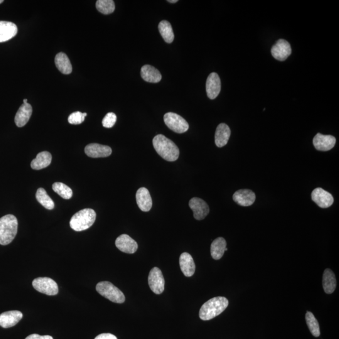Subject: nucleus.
Segmentation results:
<instances>
[{
    "label": "nucleus",
    "instance_id": "obj_1",
    "mask_svg": "<svg viewBox=\"0 0 339 339\" xmlns=\"http://www.w3.org/2000/svg\"><path fill=\"white\" fill-rule=\"evenodd\" d=\"M153 144L157 154L168 162H176L180 156V150L172 140L164 135L158 134L154 138Z\"/></svg>",
    "mask_w": 339,
    "mask_h": 339
},
{
    "label": "nucleus",
    "instance_id": "obj_2",
    "mask_svg": "<svg viewBox=\"0 0 339 339\" xmlns=\"http://www.w3.org/2000/svg\"><path fill=\"white\" fill-rule=\"evenodd\" d=\"M229 301L225 297H216L204 304L200 313V319L204 321L212 320L220 315L228 308Z\"/></svg>",
    "mask_w": 339,
    "mask_h": 339
},
{
    "label": "nucleus",
    "instance_id": "obj_3",
    "mask_svg": "<svg viewBox=\"0 0 339 339\" xmlns=\"http://www.w3.org/2000/svg\"><path fill=\"white\" fill-rule=\"evenodd\" d=\"M18 222L16 216L7 215L0 218V244H10L18 232Z\"/></svg>",
    "mask_w": 339,
    "mask_h": 339
},
{
    "label": "nucleus",
    "instance_id": "obj_4",
    "mask_svg": "<svg viewBox=\"0 0 339 339\" xmlns=\"http://www.w3.org/2000/svg\"><path fill=\"white\" fill-rule=\"evenodd\" d=\"M96 220V213L92 208H86L76 213L71 218L70 228L77 232L90 229Z\"/></svg>",
    "mask_w": 339,
    "mask_h": 339
},
{
    "label": "nucleus",
    "instance_id": "obj_5",
    "mask_svg": "<svg viewBox=\"0 0 339 339\" xmlns=\"http://www.w3.org/2000/svg\"><path fill=\"white\" fill-rule=\"evenodd\" d=\"M96 290L100 296L116 304H124L126 298L124 293L108 282H100L97 284Z\"/></svg>",
    "mask_w": 339,
    "mask_h": 339
},
{
    "label": "nucleus",
    "instance_id": "obj_6",
    "mask_svg": "<svg viewBox=\"0 0 339 339\" xmlns=\"http://www.w3.org/2000/svg\"><path fill=\"white\" fill-rule=\"evenodd\" d=\"M164 122L170 130L176 134H184L189 129V125L186 120L176 113H166L164 116Z\"/></svg>",
    "mask_w": 339,
    "mask_h": 339
},
{
    "label": "nucleus",
    "instance_id": "obj_7",
    "mask_svg": "<svg viewBox=\"0 0 339 339\" xmlns=\"http://www.w3.org/2000/svg\"><path fill=\"white\" fill-rule=\"evenodd\" d=\"M34 288L40 293L48 296H55L58 294V284L50 278H38L34 280Z\"/></svg>",
    "mask_w": 339,
    "mask_h": 339
},
{
    "label": "nucleus",
    "instance_id": "obj_8",
    "mask_svg": "<svg viewBox=\"0 0 339 339\" xmlns=\"http://www.w3.org/2000/svg\"><path fill=\"white\" fill-rule=\"evenodd\" d=\"M148 284L154 294H161L164 292L166 282L163 274L158 268H154L150 272Z\"/></svg>",
    "mask_w": 339,
    "mask_h": 339
},
{
    "label": "nucleus",
    "instance_id": "obj_9",
    "mask_svg": "<svg viewBox=\"0 0 339 339\" xmlns=\"http://www.w3.org/2000/svg\"><path fill=\"white\" fill-rule=\"evenodd\" d=\"M292 49L290 44L286 40L280 39L272 49V54L275 60L286 61L291 56Z\"/></svg>",
    "mask_w": 339,
    "mask_h": 339
},
{
    "label": "nucleus",
    "instance_id": "obj_10",
    "mask_svg": "<svg viewBox=\"0 0 339 339\" xmlns=\"http://www.w3.org/2000/svg\"><path fill=\"white\" fill-rule=\"evenodd\" d=\"M189 206L194 212V218L198 220H202L207 217L210 212V208L204 200L200 198H193L189 202Z\"/></svg>",
    "mask_w": 339,
    "mask_h": 339
},
{
    "label": "nucleus",
    "instance_id": "obj_11",
    "mask_svg": "<svg viewBox=\"0 0 339 339\" xmlns=\"http://www.w3.org/2000/svg\"><path fill=\"white\" fill-rule=\"evenodd\" d=\"M312 198L319 207L328 208L331 207L334 202L333 196L322 188L315 189L312 194Z\"/></svg>",
    "mask_w": 339,
    "mask_h": 339
},
{
    "label": "nucleus",
    "instance_id": "obj_12",
    "mask_svg": "<svg viewBox=\"0 0 339 339\" xmlns=\"http://www.w3.org/2000/svg\"><path fill=\"white\" fill-rule=\"evenodd\" d=\"M336 144V138L331 135L318 134L314 139V144L318 151L328 152L334 148Z\"/></svg>",
    "mask_w": 339,
    "mask_h": 339
},
{
    "label": "nucleus",
    "instance_id": "obj_13",
    "mask_svg": "<svg viewBox=\"0 0 339 339\" xmlns=\"http://www.w3.org/2000/svg\"><path fill=\"white\" fill-rule=\"evenodd\" d=\"M206 90L210 100H215L221 92V81L217 73L210 74L206 83Z\"/></svg>",
    "mask_w": 339,
    "mask_h": 339
},
{
    "label": "nucleus",
    "instance_id": "obj_14",
    "mask_svg": "<svg viewBox=\"0 0 339 339\" xmlns=\"http://www.w3.org/2000/svg\"><path fill=\"white\" fill-rule=\"evenodd\" d=\"M85 153L90 158H106L112 154V149L110 146L92 144L86 147Z\"/></svg>",
    "mask_w": 339,
    "mask_h": 339
},
{
    "label": "nucleus",
    "instance_id": "obj_15",
    "mask_svg": "<svg viewBox=\"0 0 339 339\" xmlns=\"http://www.w3.org/2000/svg\"><path fill=\"white\" fill-rule=\"evenodd\" d=\"M118 249L127 254H134L138 249V245L128 235L122 234L116 240Z\"/></svg>",
    "mask_w": 339,
    "mask_h": 339
},
{
    "label": "nucleus",
    "instance_id": "obj_16",
    "mask_svg": "<svg viewBox=\"0 0 339 339\" xmlns=\"http://www.w3.org/2000/svg\"><path fill=\"white\" fill-rule=\"evenodd\" d=\"M23 314L20 311H10L0 315V326L4 328H13L23 318Z\"/></svg>",
    "mask_w": 339,
    "mask_h": 339
},
{
    "label": "nucleus",
    "instance_id": "obj_17",
    "mask_svg": "<svg viewBox=\"0 0 339 339\" xmlns=\"http://www.w3.org/2000/svg\"><path fill=\"white\" fill-rule=\"evenodd\" d=\"M18 27L9 22L0 21V43L6 42L18 34Z\"/></svg>",
    "mask_w": 339,
    "mask_h": 339
},
{
    "label": "nucleus",
    "instance_id": "obj_18",
    "mask_svg": "<svg viewBox=\"0 0 339 339\" xmlns=\"http://www.w3.org/2000/svg\"><path fill=\"white\" fill-rule=\"evenodd\" d=\"M136 202L139 208L143 212H149L153 206L150 194L148 189L141 188L138 190L136 193Z\"/></svg>",
    "mask_w": 339,
    "mask_h": 339
},
{
    "label": "nucleus",
    "instance_id": "obj_19",
    "mask_svg": "<svg viewBox=\"0 0 339 339\" xmlns=\"http://www.w3.org/2000/svg\"><path fill=\"white\" fill-rule=\"evenodd\" d=\"M233 200L238 205L242 207H249L255 202L256 195L252 191L248 189L240 190L234 194Z\"/></svg>",
    "mask_w": 339,
    "mask_h": 339
},
{
    "label": "nucleus",
    "instance_id": "obj_20",
    "mask_svg": "<svg viewBox=\"0 0 339 339\" xmlns=\"http://www.w3.org/2000/svg\"><path fill=\"white\" fill-rule=\"evenodd\" d=\"M33 109L32 107L28 103H24L20 108L18 112H17L16 119V124L17 126L22 128L28 124L29 120H30L32 115Z\"/></svg>",
    "mask_w": 339,
    "mask_h": 339
},
{
    "label": "nucleus",
    "instance_id": "obj_21",
    "mask_svg": "<svg viewBox=\"0 0 339 339\" xmlns=\"http://www.w3.org/2000/svg\"><path fill=\"white\" fill-rule=\"evenodd\" d=\"M232 131L230 128L224 124L218 125L216 132L215 142L216 146L218 148L227 146L230 139Z\"/></svg>",
    "mask_w": 339,
    "mask_h": 339
},
{
    "label": "nucleus",
    "instance_id": "obj_22",
    "mask_svg": "<svg viewBox=\"0 0 339 339\" xmlns=\"http://www.w3.org/2000/svg\"><path fill=\"white\" fill-rule=\"evenodd\" d=\"M180 266L186 277H192L196 272V264L193 258L188 253L184 252L180 258Z\"/></svg>",
    "mask_w": 339,
    "mask_h": 339
},
{
    "label": "nucleus",
    "instance_id": "obj_23",
    "mask_svg": "<svg viewBox=\"0 0 339 339\" xmlns=\"http://www.w3.org/2000/svg\"><path fill=\"white\" fill-rule=\"evenodd\" d=\"M141 76L144 80L150 83H158L160 82L162 78L160 71L153 66L150 65L144 66L142 68Z\"/></svg>",
    "mask_w": 339,
    "mask_h": 339
},
{
    "label": "nucleus",
    "instance_id": "obj_24",
    "mask_svg": "<svg viewBox=\"0 0 339 339\" xmlns=\"http://www.w3.org/2000/svg\"><path fill=\"white\" fill-rule=\"evenodd\" d=\"M52 160V156L49 152H41L38 154L36 158L32 162L31 166L36 170H40L46 168L50 166Z\"/></svg>",
    "mask_w": 339,
    "mask_h": 339
},
{
    "label": "nucleus",
    "instance_id": "obj_25",
    "mask_svg": "<svg viewBox=\"0 0 339 339\" xmlns=\"http://www.w3.org/2000/svg\"><path fill=\"white\" fill-rule=\"evenodd\" d=\"M56 65L58 70L63 74H70L72 72V66L70 58L64 53H60L56 55L55 60Z\"/></svg>",
    "mask_w": 339,
    "mask_h": 339
},
{
    "label": "nucleus",
    "instance_id": "obj_26",
    "mask_svg": "<svg viewBox=\"0 0 339 339\" xmlns=\"http://www.w3.org/2000/svg\"><path fill=\"white\" fill-rule=\"evenodd\" d=\"M227 247V242L222 238H218L212 242L211 245V255L214 260H220L224 254L226 248Z\"/></svg>",
    "mask_w": 339,
    "mask_h": 339
},
{
    "label": "nucleus",
    "instance_id": "obj_27",
    "mask_svg": "<svg viewBox=\"0 0 339 339\" xmlns=\"http://www.w3.org/2000/svg\"><path fill=\"white\" fill-rule=\"evenodd\" d=\"M323 286L326 294H332L335 292L336 287V280L335 274L330 269L326 270L323 277Z\"/></svg>",
    "mask_w": 339,
    "mask_h": 339
},
{
    "label": "nucleus",
    "instance_id": "obj_28",
    "mask_svg": "<svg viewBox=\"0 0 339 339\" xmlns=\"http://www.w3.org/2000/svg\"><path fill=\"white\" fill-rule=\"evenodd\" d=\"M158 29L162 38L167 44L173 42L175 39V36H174L172 26L166 20L161 22L159 24Z\"/></svg>",
    "mask_w": 339,
    "mask_h": 339
},
{
    "label": "nucleus",
    "instance_id": "obj_29",
    "mask_svg": "<svg viewBox=\"0 0 339 339\" xmlns=\"http://www.w3.org/2000/svg\"><path fill=\"white\" fill-rule=\"evenodd\" d=\"M36 198L38 202L46 210H53L55 208L54 201L46 193L45 189L42 188L38 189V192H36Z\"/></svg>",
    "mask_w": 339,
    "mask_h": 339
},
{
    "label": "nucleus",
    "instance_id": "obj_30",
    "mask_svg": "<svg viewBox=\"0 0 339 339\" xmlns=\"http://www.w3.org/2000/svg\"><path fill=\"white\" fill-rule=\"evenodd\" d=\"M52 188L56 193L60 195L64 200H70L73 196V192L70 186L62 183L56 182L54 184Z\"/></svg>",
    "mask_w": 339,
    "mask_h": 339
},
{
    "label": "nucleus",
    "instance_id": "obj_31",
    "mask_svg": "<svg viewBox=\"0 0 339 339\" xmlns=\"http://www.w3.org/2000/svg\"><path fill=\"white\" fill-rule=\"evenodd\" d=\"M306 320L310 332L316 338H318L320 336V326L318 320L312 312H307L306 314Z\"/></svg>",
    "mask_w": 339,
    "mask_h": 339
},
{
    "label": "nucleus",
    "instance_id": "obj_32",
    "mask_svg": "<svg viewBox=\"0 0 339 339\" xmlns=\"http://www.w3.org/2000/svg\"><path fill=\"white\" fill-rule=\"evenodd\" d=\"M98 11L104 14H112L115 11V4L112 0H99L96 3Z\"/></svg>",
    "mask_w": 339,
    "mask_h": 339
},
{
    "label": "nucleus",
    "instance_id": "obj_33",
    "mask_svg": "<svg viewBox=\"0 0 339 339\" xmlns=\"http://www.w3.org/2000/svg\"><path fill=\"white\" fill-rule=\"evenodd\" d=\"M87 116V113H82L80 112H74L68 117V121L71 124H80L85 121L86 117Z\"/></svg>",
    "mask_w": 339,
    "mask_h": 339
},
{
    "label": "nucleus",
    "instance_id": "obj_34",
    "mask_svg": "<svg viewBox=\"0 0 339 339\" xmlns=\"http://www.w3.org/2000/svg\"><path fill=\"white\" fill-rule=\"evenodd\" d=\"M116 115L113 112H110L103 119L102 125L106 128H112L116 124Z\"/></svg>",
    "mask_w": 339,
    "mask_h": 339
},
{
    "label": "nucleus",
    "instance_id": "obj_35",
    "mask_svg": "<svg viewBox=\"0 0 339 339\" xmlns=\"http://www.w3.org/2000/svg\"><path fill=\"white\" fill-rule=\"evenodd\" d=\"M26 339H54L52 336H41L38 334H32L30 336H27Z\"/></svg>",
    "mask_w": 339,
    "mask_h": 339
},
{
    "label": "nucleus",
    "instance_id": "obj_36",
    "mask_svg": "<svg viewBox=\"0 0 339 339\" xmlns=\"http://www.w3.org/2000/svg\"><path fill=\"white\" fill-rule=\"evenodd\" d=\"M95 339H118L116 336L110 334H102L98 336Z\"/></svg>",
    "mask_w": 339,
    "mask_h": 339
},
{
    "label": "nucleus",
    "instance_id": "obj_37",
    "mask_svg": "<svg viewBox=\"0 0 339 339\" xmlns=\"http://www.w3.org/2000/svg\"><path fill=\"white\" fill-rule=\"evenodd\" d=\"M168 2L170 4H176L178 2V0H168Z\"/></svg>",
    "mask_w": 339,
    "mask_h": 339
},
{
    "label": "nucleus",
    "instance_id": "obj_38",
    "mask_svg": "<svg viewBox=\"0 0 339 339\" xmlns=\"http://www.w3.org/2000/svg\"><path fill=\"white\" fill-rule=\"evenodd\" d=\"M24 104H26V103H28V100H24Z\"/></svg>",
    "mask_w": 339,
    "mask_h": 339
},
{
    "label": "nucleus",
    "instance_id": "obj_39",
    "mask_svg": "<svg viewBox=\"0 0 339 339\" xmlns=\"http://www.w3.org/2000/svg\"><path fill=\"white\" fill-rule=\"evenodd\" d=\"M4 2V0H0V4H3Z\"/></svg>",
    "mask_w": 339,
    "mask_h": 339
}]
</instances>
